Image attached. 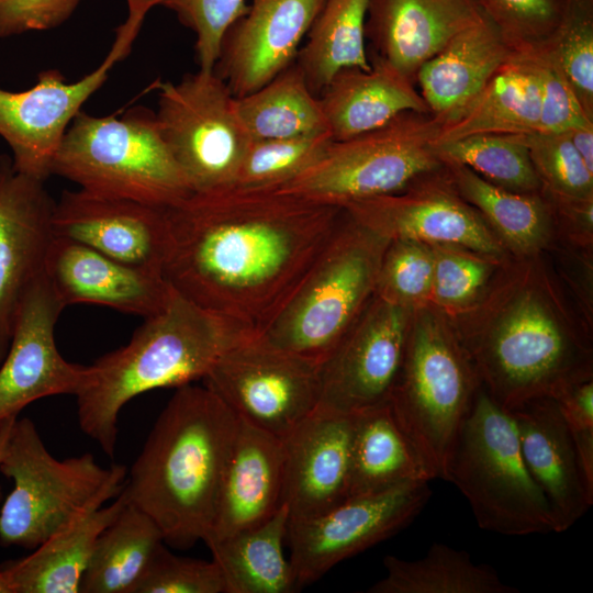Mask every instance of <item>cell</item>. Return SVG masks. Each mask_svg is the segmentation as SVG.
I'll return each mask as SVG.
<instances>
[{"mask_svg":"<svg viewBox=\"0 0 593 593\" xmlns=\"http://www.w3.org/2000/svg\"><path fill=\"white\" fill-rule=\"evenodd\" d=\"M332 142L328 132L302 137L251 141L232 187L275 189L320 159Z\"/></svg>","mask_w":593,"mask_h":593,"instance_id":"obj_38","label":"cell"},{"mask_svg":"<svg viewBox=\"0 0 593 593\" xmlns=\"http://www.w3.org/2000/svg\"><path fill=\"white\" fill-rule=\"evenodd\" d=\"M437 183L379 195L344 206L359 225L387 239L458 245L484 255L501 248L480 216L456 188Z\"/></svg>","mask_w":593,"mask_h":593,"instance_id":"obj_20","label":"cell"},{"mask_svg":"<svg viewBox=\"0 0 593 593\" xmlns=\"http://www.w3.org/2000/svg\"><path fill=\"white\" fill-rule=\"evenodd\" d=\"M540 46L593 119V0H568L560 24Z\"/></svg>","mask_w":593,"mask_h":593,"instance_id":"obj_39","label":"cell"},{"mask_svg":"<svg viewBox=\"0 0 593 593\" xmlns=\"http://www.w3.org/2000/svg\"><path fill=\"white\" fill-rule=\"evenodd\" d=\"M238 421L237 434L220 488L214 522L204 542L256 526L283 504L282 439Z\"/></svg>","mask_w":593,"mask_h":593,"instance_id":"obj_25","label":"cell"},{"mask_svg":"<svg viewBox=\"0 0 593 593\" xmlns=\"http://www.w3.org/2000/svg\"><path fill=\"white\" fill-rule=\"evenodd\" d=\"M590 171L593 172V125L564 132Z\"/></svg>","mask_w":593,"mask_h":593,"instance_id":"obj_49","label":"cell"},{"mask_svg":"<svg viewBox=\"0 0 593 593\" xmlns=\"http://www.w3.org/2000/svg\"><path fill=\"white\" fill-rule=\"evenodd\" d=\"M385 575L369 593H518L489 564L475 563L465 550L433 544L423 558H383Z\"/></svg>","mask_w":593,"mask_h":593,"instance_id":"obj_34","label":"cell"},{"mask_svg":"<svg viewBox=\"0 0 593 593\" xmlns=\"http://www.w3.org/2000/svg\"><path fill=\"white\" fill-rule=\"evenodd\" d=\"M435 479L396 423L389 403L354 415L349 496Z\"/></svg>","mask_w":593,"mask_h":593,"instance_id":"obj_30","label":"cell"},{"mask_svg":"<svg viewBox=\"0 0 593 593\" xmlns=\"http://www.w3.org/2000/svg\"><path fill=\"white\" fill-rule=\"evenodd\" d=\"M368 4L369 0H325L294 60L315 96L343 69L371 68L365 31Z\"/></svg>","mask_w":593,"mask_h":593,"instance_id":"obj_32","label":"cell"},{"mask_svg":"<svg viewBox=\"0 0 593 593\" xmlns=\"http://www.w3.org/2000/svg\"><path fill=\"white\" fill-rule=\"evenodd\" d=\"M443 165L460 197L477 208L512 247L527 253L545 242L548 216L538 197L501 188L463 165Z\"/></svg>","mask_w":593,"mask_h":593,"instance_id":"obj_36","label":"cell"},{"mask_svg":"<svg viewBox=\"0 0 593 593\" xmlns=\"http://www.w3.org/2000/svg\"><path fill=\"white\" fill-rule=\"evenodd\" d=\"M484 19L473 0H369L365 31L374 57L415 82L424 63Z\"/></svg>","mask_w":593,"mask_h":593,"instance_id":"obj_24","label":"cell"},{"mask_svg":"<svg viewBox=\"0 0 593 593\" xmlns=\"http://www.w3.org/2000/svg\"><path fill=\"white\" fill-rule=\"evenodd\" d=\"M52 175L88 192L165 209L192 194L156 112L144 107H134L121 116L79 111L55 153Z\"/></svg>","mask_w":593,"mask_h":593,"instance_id":"obj_4","label":"cell"},{"mask_svg":"<svg viewBox=\"0 0 593 593\" xmlns=\"http://www.w3.org/2000/svg\"><path fill=\"white\" fill-rule=\"evenodd\" d=\"M44 275L65 306L92 303L144 318L160 312L174 291L160 272L124 264L55 235Z\"/></svg>","mask_w":593,"mask_h":593,"instance_id":"obj_21","label":"cell"},{"mask_svg":"<svg viewBox=\"0 0 593 593\" xmlns=\"http://www.w3.org/2000/svg\"><path fill=\"white\" fill-rule=\"evenodd\" d=\"M81 0H0V38L66 22Z\"/></svg>","mask_w":593,"mask_h":593,"instance_id":"obj_47","label":"cell"},{"mask_svg":"<svg viewBox=\"0 0 593 593\" xmlns=\"http://www.w3.org/2000/svg\"><path fill=\"white\" fill-rule=\"evenodd\" d=\"M238 423L204 384L176 388L160 412L123 494L156 523L165 544L188 549L210 534Z\"/></svg>","mask_w":593,"mask_h":593,"instance_id":"obj_2","label":"cell"},{"mask_svg":"<svg viewBox=\"0 0 593 593\" xmlns=\"http://www.w3.org/2000/svg\"><path fill=\"white\" fill-rule=\"evenodd\" d=\"M157 89L163 136L192 193L232 187L251 139L224 80L199 69Z\"/></svg>","mask_w":593,"mask_h":593,"instance_id":"obj_11","label":"cell"},{"mask_svg":"<svg viewBox=\"0 0 593 593\" xmlns=\"http://www.w3.org/2000/svg\"><path fill=\"white\" fill-rule=\"evenodd\" d=\"M440 126L430 113H402L377 130L333 141L320 159L273 190L342 209L401 192L443 165L435 150Z\"/></svg>","mask_w":593,"mask_h":593,"instance_id":"obj_8","label":"cell"},{"mask_svg":"<svg viewBox=\"0 0 593 593\" xmlns=\"http://www.w3.org/2000/svg\"><path fill=\"white\" fill-rule=\"evenodd\" d=\"M65 307L44 272L24 292L0 368V422L18 417L36 400L76 396L87 383L89 366L67 361L55 343V326Z\"/></svg>","mask_w":593,"mask_h":593,"instance_id":"obj_16","label":"cell"},{"mask_svg":"<svg viewBox=\"0 0 593 593\" xmlns=\"http://www.w3.org/2000/svg\"><path fill=\"white\" fill-rule=\"evenodd\" d=\"M250 335L174 290L125 346L89 366L88 381L76 395L80 429L112 458L125 404L152 390L202 380L225 350Z\"/></svg>","mask_w":593,"mask_h":593,"instance_id":"obj_3","label":"cell"},{"mask_svg":"<svg viewBox=\"0 0 593 593\" xmlns=\"http://www.w3.org/2000/svg\"><path fill=\"white\" fill-rule=\"evenodd\" d=\"M430 298L446 306L465 305L473 300L489 276L481 259L434 245Z\"/></svg>","mask_w":593,"mask_h":593,"instance_id":"obj_46","label":"cell"},{"mask_svg":"<svg viewBox=\"0 0 593 593\" xmlns=\"http://www.w3.org/2000/svg\"><path fill=\"white\" fill-rule=\"evenodd\" d=\"M515 54L486 19L457 34L415 75L429 113L441 125L454 121Z\"/></svg>","mask_w":593,"mask_h":593,"instance_id":"obj_26","label":"cell"},{"mask_svg":"<svg viewBox=\"0 0 593 593\" xmlns=\"http://www.w3.org/2000/svg\"><path fill=\"white\" fill-rule=\"evenodd\" d=\"M143 22L128 14L103 61L78 81L67 82L59 70L47 69L27 90L0 88V136L12 152L18 172L42 181L52 175L55 153L68 126L107 81L114 64L128 55Z\"/></svg>","mask_w":593,"mask_h":593,"instance_id":"obj_13","label":"cell"},{"mask_svg":"<svg viewBox=\"0 0 593 593\" xmlns=\"http://www.w3.org/2000/svg\"><path fill=\"white\" fill-rule=\"evenodd\" d=\"M55 236L163 273L169 243L167 209L131 199L65 190L55 202Z\"/></svg>","mask_w":593,"mask_h":593,"instance_id":"obj_17","label":"cell"},{"mask_svg":"<svg viewBox=\"0 0 593 593\" xmlns=\"http://www.w3.org/2000/svg\"><path fill=\"white\" fill-rule=\"evenodd\" d=\"M132 593H225V584L214 560L176 556L164 542Z\"/></svg>","mask_w":593,"mask_h":593,"instance_id":"obj_45","label":"cell"},{"mask_svg":"<svg viewBox=\"0 0 593 593\" xmlns=\"http://www.w3.org/2000/svg\"><path fill=\"white\" fill-rule=\"evenodd\" d=\"M325 0H250L226 31L214 71L235 98L291 66Z\"/></svg>","mask_w":593,"mask_h":593,"instance_id":"obj_19","label":"cell"},{"mask_svg":"<svg viewBox=\"0 0 593 593\" xmlns=\"http://www.w3.org/2000/svg\"><path fill=\"white\" fill-rule=\"evenodd\" d=\"M156 523L126 501L96 541L81 580L82 593H132L164 544Z\"/></svg>","mask_w":593,"mask_h":593,"instance_id":"obj_33","label":"cell"},{"mask_svg":"<svg viewBox=\"0 0 593 593\" xmlns=\"http://www.w3.org/2000/svg\"><path fill=\"white\" fill-rule=\"evenodd\" d=\"M290 521L283 503L262 523L205 541L222 573L225 593H291L298 588L283 544Z\"/></svg>","mask_w":593,"mask_h":593,"instance_id":"obj_29","label":"cell"},{"mask_svg":"<svg viewBox=\"0 0 593 593\" xmlns=\"http://www.w3.org/2000/svg\"><path fill=\"white\" fill-rule=\"evenodd\" d=\"M539 118L537 81L516 52L454 121L440 126L436 143L475 134H529L538 131Z\"/></svg>","mask_w":593,"mask_h":593,"instance_id":"obj_31","label":"cell"},{"mask_svg":"<svg viewBox=\"0 0 593 593\" xmlns=\"http://www.w3.org/2000/svg\"><path fill=\"white\" fill-rule=\"evenodd\" d=\"M410 311L374 294L320 367L318 409L356 415L389 402L405 353Z\"/></svg>","mask_w":593,"mask_h":593,"instance_id":"obj_15","label":"cell"},{"mask_svg":"<svg viewBox=\"0 0 593 593\" xmlns=\"http://www.w3.org/2000/svg\"><path fill=\"white\" fill-rule=\"evenodd\" d=\"M473 357L485 391L507 411L532 399H556L571 384L590 378L584 353L530 294L513 303Z\"/></svg>","mask_w":593,"mask_h":593,"instance_id":"obj_10","label":"cell"},{"mask_svg":"<svg viewBox=\"0 0 593 593\" xmlns=\"http://www.w3.org/2000/svg\"><path fill=\"white\" fill-rule=\"evenodd\" d=\"M146 12L164 7L195 35L194 52L199 69L213 70L228 27L247 10L246 0H126Z\"/></svg>","mask_w":593,"mask_h":593,"instance_id":"obj_41","label":"cell"},{"mask_svg":"<svg viewBox=\"0 0 593 593\" xmlns=\"http://www.w3.org/2000/svg\"><path fill=\"white\" fill-rule=\"evenodd\" d=\"M13 489L0 508V545L33 550L94 503L115 499L126 468H104L92 454L56 459L32 419H15L0 461Z\"/></svg>","mask_w":593,"mask_h":593,"instance_id":"obj_5","label":"cell"},{"mask_svg":"<svg viewBox=\"0 0 593 593\" xmlns=\"http://www.w3.org/2000/svg\"><path fill=\"white\" fill-rule=\"evenodd\" d=\"M444 480L468 500L484 530L506 536L556 533L550 507L524 463L514 418L484 388L460 427Z\"/></svg>","mask_w":593,"mask_h":593,"instance_id":"obj_6","label":"cell"},{"mask_svg":"<svg viewBox=\"0 0 593 593\" xmlns=\"http://www.w3.org/2000/svg\"><path fill=\"white\" fill-rule=\"evenodd\" d=\"M371 68L337 72L318 99L333 141L377 130L405 112L429 113L412 79L373 57Z\"/></svg>","mask_w":593,"mask_h":593,"instance_id":"obj_27","label":"cell"},{"mask_svg":"<svg viewBox=\"0 0 593 593\" xmlns=\"http://www.w3.org/2000/svg\"><path fill=\"white\" fill-rule=\"evenodd\" d=\"M126 504L123 491L108 506L94 503L19 560L3 562L0 570L13 593H78L101 533Z\"/></svg>","mask_w":593,"mask_h":593,"instance_id":"obj_28","label":"cell"},{"mask_svg":"<svg viewBox=\"0 0 593 593\" xmlns=\"http://www.w3.org/2000/svg\"><path fill=\"white\" fill-rule=\"evenodd\" d=\"M516 51L546 42L560 24L568 0H473Z\"/></svg>","mask_w":593,"mask_h":593,"instance_id":"obj_43","label":"cell"},{"mask_svg":"<svg viewBox=\"0 0 593 593\" xmlns=\"http://www.w3.org/2000/svg\"><path fill=\"white\" fill-rule=\"evenodd\" d=\"M354 415L316 407L282 438L283 503L290 518L315 516L349 496Z\"/></svg>","mask_w":593,"mask_h":593,"instance_id":"obj_22","label":"cell"},{"mask_svg":"<svg viewBox=\"0 0 593 593\" xmlns=\"http://www.w3.org/2000/svg\"><path fill=\"white\" fill-rule=\"evenodd\" d=\"M465 354L433 320L410 325L389 405L434 478L445 479L452 446L479 391Z\"/></svg>","mask_w":593,"mask_h":593,"instance_id":"obj_9","label":"cell"},{"mask_svg":"<svg viewBox=\"0 0 593 593\" xmlns=\"http://www.w3.org/2000/svg\"><path fill=\"white\" fill-rule=\"evenodd\" d=\"M235 102L251 141L328 132L320 99L311 91L295 63L254 92L236 98Z\"/></svg>","mask_w":593,"mask_h":593,"instance_id":"obj_35","label":"cell"},{"mask_svg":"<svg viewBox=\"0 0 593 593\" xmlns=\"http://www.w3.org/2000/svg\"><path fill=\"white\" fill-rule=\"evenodd\" d=\"M430 495L429 481H412L348 496L315 516L290 518L286 541L299 586L395 535L422 512Z\"/></svg>","mask_w":593,"mask_h":593,"instance_id":"obj_14","label":"cell"},{"mask_svg":"<svg viewBox=\"0 0 593 593\" xmlns=\"http://www.w3.org/2000/svg\"><path fill=\"white\" fill-rule=\"evenodd\" d=\"M441 163H455L506 190L534 193L541 187L521 135L475 134L435 145Z\"/></svg>","mask_w":593,"mask_h":593,"instance_id":"obj_37","label":"cell"},{"mask_svg":"<svg viewBox=\"0 0 593 593\" xmlns=\"http://www.w3.org/2000/svg\"><path fill=\"white\" fill-rule=\"evenodd\" d=\"M508 412L524 463L550 507L556 533L564 532L591 507L593 483L582 468L558 402L549 396L536 398Z\"/></svg>","mask_w":593,"mask_h":593,"instance_id":"obj_23","label":"cell"},{"mask_svg":"<svg viewBox=\"0 0 593 593\" xmlns=\"http://www.w3.org/2000/svg\"><path fill=\"white\" fill-rule=\"evenodd\" d=\"M345 211L273 189L192 193L167 209L163 276L179 294L254 335L284 307Z\"/></svg>","mask_w":593,"mask_h":593,"instance_id":"obj_1","label":"cell"},{"mask_svg":"<svg viewBox=\"0 0 593 593\" xmlns=\"http://www.w3.org/2000/svg\"><path fill=\"white\" fill-rule=\"evenodd\" d=\"M18 417L7 418L0 422V461L4 452L13 424ZM2 501V489L0 486V503Z\"/></svg>","mask_w":593,"mask_h":593,"instance_id":"obj_50","label":"cell"},{"mask_svg":"<svg viewBox=\"0 0 593 593\" xmlns=\"http://www.w3.org/2000/svg\"><path fill=\"white\" fill-rule=\"evenodd\" d=\"M556 401L572 435L579 459L593 483V383L586 379L563 390Z\"/></svg>","mask_w":593,"mask_h":593,"instance_id":"obj_48","label":"cell"},{"mask_svg":"<svg viewBox=\"0 0 593 593\" xmlns=\"http://www.w3.org/2000/svg\"><path fill=\"white\" fill-rule=\"evenodd\" d=\"M388 243L345 212L302 283L260 335L321 367L374 296Z\"/></svg>","mask_w":593,"mask_h":593,"instance_id":"obj_7","label":"cell"},{"mask_svg":"<svg viewBox=\"0 0 593 593\" xmlns=\"http://www.w3.org/2000/svg\"><path fill=\"white\" fill-rule=\"evenodd\" d=\"M0 593H13V589L5 574L0 570Z\"/></svg>","mask_w":593,"mask_h":593,"instance_id":"obj_51","label":"cell"},{"mask_svg":"<svg viewBox=\"0 0 593 593\" xmlns=\"http://www.w3.org/2000/svg\"><path fill=\"white\" fill-rule=\"evenodd\" d=\"M433 247L410 240H389L383 253L376 295L411 310L430 296Z\"/></svg>","mask_w":593,"mask_h":593,"instance_id":"obj_40","label":"cell"},{"mask_svg":"<svg viewBox=\"0 0 593 593\" xmlns=\"http://www.w3.org/2000/svg\"><path fill=\"white\" fill-rule=\"evenodd\" d=\"M202 381L240 421L281 439L321 399L320 366L261 335L225 350Z\"/></svg>","mask_w":593,"mask_h":593,"instance_id":"obj_12","label":"cell"},{"mask_svg":"<svg viewBox=\"0 0 593 593\" xmlns=\"http://www.w3.org/2000/svg\"><path fill=\"white\" fill-rule=\"evenodd\" d=\"M55 201L44 181L18 172L0 156V361L9 348L19 303L44 272L54 238Z\"/></svg>","mask_w":593,"mask_h":593,"instance_id":"obj_18","label":"cell"},{"mask_svg":"<svg viewBox=\"0 0 593 593\" xmlns=\"http://www.w3.org/2000/svg\"><path fill=\"white\" fill-rule=\"evenodd\" d=\"M534 168L550 193L572 199L593 198V172L566 133L522 134Z\"/></svg>","mask_w":593,"mask_h":593,"instance_id":"obj_42","label":"cell"},{"mask_svg":"<svg viewBox=\"0 0 593 593\" xmlns=\"http://www.w3.org/2000/svg\"><path fill=\"white\" fill-rule=\"evenodd\" d=\"M534 75L540 97V133H564L593 125L566 77L542 46L517 52Z\"/></svg>","mask_w":593,"mask_h":593,"instance_id":"obj_44","label":"cell"}]
</instances>
